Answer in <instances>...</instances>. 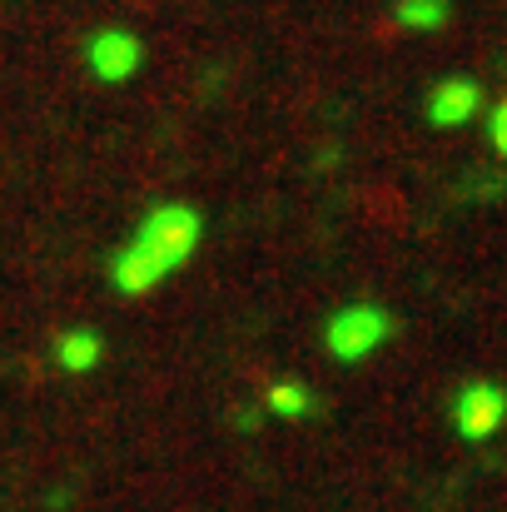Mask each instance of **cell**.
Wrapping results in <instances>:
<instances>
[{"instance_id":"cell-3","label":"cell","mask_w":507,"mask_h":512,"mask_svg":"<svg viewBox=\"0 0 507 512\" xmlns=\"http://www.w3.org/2000/svg\"><path fill=\"white\" fill-rule=\"evenodd\" d=\"M453 433L463 443H493L507 428V388L498 378H468L448 403Z\"/></svg>"},{"instance_id":"cell-1","label":"cell","mask_w":507,"mask_h":512,"mask_svg":"<svg viewBox=\"0 0 507 512\" xmlns=\"http://www.w3.org/2000/svg\"><path fill=\"white\" fill-rule=\"evenodd\" d=\"M199 239H204V214H199L194 204L165 199V204L145 209L140 224H135V234H130V239L120 244V254L110 259V284H115V294H125V299L155 294L165 279H174V274L194 259Z\"/></svg>"},{"instance_id":"cell-7","label":"cell","mask_w":507,"mask_h":512,"mask_svg":"<svg viewBox=\"0 0 507 512\" xmlns=\"http://www.w3.org/2000/svg\"><path fill=\"white\" fill-rule=\"evenodd\" d=\"M264 403H269V413H274V418H284V423H309V418L319 413L314 388H309V383H299V378H279V383H269Z\"/></svg>"},{"instance_id":"cell-6","label":"cell","mask_w":507,"mask_h":512,"mask_svg":"<svg viewBox=\"0 0 507 512\" xmlns=\"http://www.w3.org/2000/svg\"><path fill=\"white\" fill-rule=\"evenodd\" d=\"M100 358H105V339H100L95 329H70V334H60V339H55V363H60L70 378L95 373V368H100Z\"/></svg>"},{"instance_id":"cell-9","label":"cell","mask_w":507,"mask_h":512,"mask_svg":"<svg viewBox=\"0 0 507 512\" xmlns=\"http://www.w3.org/2000/svg\"><path fill=\"white\" fill-rule=\"evenodd\" d=\"M488 145H493L498 160H507V95L488 110Z\"/></svg>"},{"instance_id":"cell-2","label":"cell","mask_w":507,"mask_h":512,"mask_svg":"<svg viewBox=\"0 0 507 512\" xmlns=\"http://www.w3.org/2000/svg\"><path fill=\"white\" fill-rule=\"evenodd\" d=\"M393 329L398 324H393V314L383 304L353 299V304H343V309H334L324 319V348H329L334 363H363V358H373L383 343L393 339Z\"/></svg>"},{"instance_id":"cell-8","label":"cell","mask_w":507,"mask_h":512,"mask_svg":"<svg viewBox=\"0 0 507 512\" xmlns=\"http://www.w3.org/2000/svg\"><path fill=\"white\" fill-rule=\"evenodd\" d=\"M453 15V0H393V20L403 30H443Z\"/></svg>"},{"instance_id":"cell-5","label":"cell","mask_w":507,"mask_h":512,"mask_svg":"<svg viewBox=\"0 0 507 512\" xmlns=\"http://www.w3.org/2000/svg\"><path fill=\"white\" fill-rule=\"evenodd\" d=\"M483 110H488V95L473 75H448L428 90V125L433 130H463Z\"/></svg>"},{"instance_id":"cell-4","label":"cell","mask_w":507,"mask_h":512,"mask_svg":"<svg viewBox=\"0 0 507 512\" xmlns=\"http://www.w3.org/2000/svg\"><path fill=\"white\" fill-rule=\"evenodd\" d=\"M80 55H85V70H90L100 85H125V80H135L140 65H145V40H140L135 30H125V25H100V30L85 35Z\"/></svg>"}]
</instances>
